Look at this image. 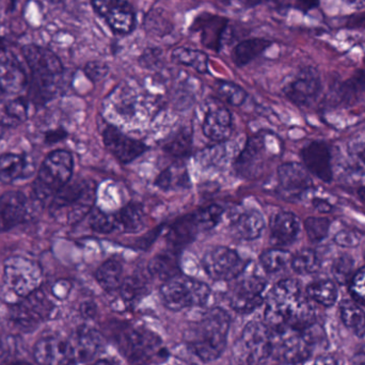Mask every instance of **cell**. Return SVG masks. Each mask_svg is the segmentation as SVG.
Masks as SVG:
<instances>
[{"instance_id": "cell-54", "label": "cell", "mask_w": 365, "mask_h": 365, "mask_svg": "<svg viewBox=\"0 0 365 365\" xmlns=\"http://www.w3.org/2000/svg\"><path fill=\"white\" fill-rule=\"evenodd\" d=\"M68 293V284L66 282H60L56 283L53 287V294L57 298H60V299H63Z\"/></svg>"}, {"instance_id": "cell-4", "label": "cell", "mask_w": 365, "mask_h": 365, "mask_svg": "<svg viewBox=\"0 0 365 365\" xmlns=\"http://www.w3.org/2000/svg\"><path fill=\"white\" fill-rule=\"evenodd\" d=\"M96 197L94 182L88 180L68 182L53 197L49 212L58 222L74 225L91 212Z\"/></svg>"}, {"instance_id": "cell-7", "label": "cell", "mask_w": 365, "mask_h": 365, "mask_svg": "<svg viewBox=\"0 0 365 365\" xmlns=\"http://www.w3.org/2000/svg\"><path fill=\"white\" fill-rule=\"evenodd\" d=\"M310 329H269L272 357L289 364L308 359L313 349Z\"/></svg>"}, {"instance_id": "cell-30", "label": "cell", "mask_w": 365, "mask_h": 365, "mask_svg": "<svg viewBox=\"0 0 365 365\" xmlns=\"http://www.w3.org/2000/svg\"><path fill=\"white\" fill-rule=\"evenodd\" d=\"M270 45L272 42L265 38H250V40L242 41L234 48L232 53L233 62L237 66H247L255 58L262 55Z\"/></svg>"}, {"instance_id": "cell-8", "label": "cell", "mask_w": 365, "mask_h": 365, "mask_svg": "<svg viewBox=\"0 0 365 365\" xmlns=\"http://www.w3.org/2000/svg\"><path fill=\"white\" fill-rule=\"evenodd\" d=\"M4 282L19 297L38 291L42 283V269L36 262L24 257H11L4 262Z\"/></svg>"}, {"instance_id": "cell-10", "label": "cell", "mask_w": 365, "mask_h": 365, "mask_svg": "<svg viewBox=\"0 0 365 365\" xmlns=\"http://www.w3.org/2000/svg\"><path fill=\"white\" fill-rule=\"evenodd\" d=\"M206 274L217 281H231L246 269L247 263L233 249L218 246L206 251L202 259Z\"/></svg>"}, {"instance_id": "cell-28", "label": "cell", "mask_w": 365, "mask_h": 365, "mask_svg": "<svg viewBox=\"0 0 365 365\" xmlns=\"http://www.w3.org/2000/svg\"><path fill=\"white\" fill-rule=\"evenodd\" d=\"M74 347L76 360L88 361L92 359L101 347V336L96 330L83 327L75 334L74 339L71 340Z\"/></svg>"}, {"instance_id": "cell-47", "label": "cell", "mask_w": 365, "mask_h": 365, "mask_svg": "<svg viewBox=\"0 0 365 365\" xmlns=\"http://www.w3.org/2000/svg\"><path fill=\"white\" fill-rule=\"evenodd\" d=\"M120 287H121L122 297L128 302H133L140 295L143 289V284L139 279L130 277L122 282Z\"/></svg>"}, {"instance_id": "cell-63", "label": "cell", "mask_w": 365, "mask_h": 365, "mask_svg": "<svg viewBox=\"0 0 365 365\" xmlns=\"http://www.w3.org/2000/svg\"><path fill=\"white\" fill-rule=\"evenodd\" d=\"M355 365H365V362H358V364H356Z\"/></svg>"}, {"instance_id": "cell-51", "label": "cell", "mask_w": 365, "mask_h": 365, "mask_svg": "<svg viewBox=\"0 0 365 365\" xmlns=\"http://www.w3.org/2000/svg\"><path fill=\"white\" fill-rule=\"evenodd\" d=\"M120 0H91L94 11L100 16L106 17V15L117 6Z\"/></svg>"}, {"instance_id": "cell-31", "label": "cell", "mask_w": 365, "mask_h": 365, "mask_svg": "<svg viewBox=\"0 0 365 365\" xmlns=\"http://www.w3.org/2000/svg\"><path fill=\"white\" fill-rule=\"evenodd\" d=\"M118 231L137 232L145 225V212L138 204L130 203L115 214Z\"/></svg>"}, {"instance_id": "cell-58", "label": "cell", "mask_w": 365, "mask_h": 365, "mask_svg": "<svg viewBox=\"0 0 365 365\" xmlns=\"http://www.w3.org/2000/svg\"><path fill=\"white\" fill-rule=\"evenodd\" d=\"M317 365H336V362L334 361V360L327 359V358H326V359L319 360V364H317Z\"/></svg>"}, {"instance_id": "cell-11", "label": "cell", "mask_w": 365, "mask_h": 365, "mask_svg": "<svg viewBox=\"0 0 365 365\" xmlns=\"http://www.w3.org/2000/svg\"><path fill=\"white\" fill-rule=\"evenodd\" d=\"M123 349L130 364L148 365L158 361V358H165V349L158 336L150 331L133 329L124 336Z\"/></svg>"}, {"instance_id": "cell-32", "label": "cell", "mask_w": 365, "mask_h": 365, "mask_svg": "<svg viewBox=\"0 0 365 365\" xmlns=\"http://www.w3.org/2000/svg\"><path fill=\"white\" fill-rule=\"evenodd\" d=\"M122 274H123V268L121 264L115 259H108L98 267L96 277L102 289L111 292L121 287L123 282Z\"/></svg>"}, {"instance_id": "cell-18", "label": "cell", "mask_w": 365, "mask_h": 365, "mask_svg": "<svg viewBox=\"0 0 365 365\" xmlns=\"http://www.w3.org/2000/svg\"><path fill=\"white\" fill-rule=\"evenodd\" d=\"M28 200L21 191H8L0 197V232L8 231L25 221Z\"/></svg>"}, {"instance_id": "cell-52", "label": "cell", "mask_w": 365, "mask_h": 365, "mask_svg": "<svg viewBox=\"0 0 365 365\" xmlns=\"http://www.w3.org/2000/svg\"><path fill=\"white\" fill-rule=\"evenodd\" d=\"M15 341L6 339L0 341V364H6L15 353Z\"/></svg>"}, {"instance_id": "cell-48", "label": "cell", "mask_w": 365, "mask_h": 365, "mask_svg": "<svg viewBox=\"0 0 365 365\" xmlns=\"http://www.w3.org/2000/svg\"><path fill=\"white\" fill-rule=\"evenodd\" d=\"M364 237V234L355 230H343L336 234L334 240L339 246L344 247V248H353L358 246Z\"/></svg>"}, {"instance_id": "cell-60", "label": "cell", "mask_w": 365, "mask_h": 365, "mask_svg": "<svg viewBox=\"0 0 365 365\" xmlns=\"http://www.w3.org/2000/svg\"><path fill=\"white\" fill-rule=\"evenodd\" d=\"M8 365H32V364H29V362H27V361H13V362H11V364H9Z\"/></svg>"}, {"instance_id": "cell-23", "label": "cell", "mask_w": 365, "mask_h": 365, "mask_svg": "<svg viewBox=\"0 0 365 365\" xmlns=\"http://www.w3.org/2000/svg\"><path fill=\"white\" fill-rule=\"evenodd\" d=\"M265 143L261 136H253L249 139L246 147L236 160V170L246 178H252L259 170V164L265 156Z\"/></svg>"}, {"instance_id": "cell-50", "label": "cell", "mask_w": 365, "mask_h": 365, "mask_svg": "<svg viewBox=\"0 0 365 365\" xmlns=\"http://www.w3.org/2000/svg\"><path fill=\"white\" fill-rule=\"evenodd\" d=\"M177 169H173V167L170 168L165 169L155 180V185L158 188L163 189V190H170L173 187L182 186L181 182L175 180V175Z\"/></svg>"}, {"instance_id": "cell-9", "label": "cell", "mask_w": 365, "mask_h": 365, "mask_svg": "<svg viewBox=\"0 0 365 365\" xmlns=\"http://www.w3.org/2000/svg\"><path fill=\"white\" fill-rule=\"evenodd\" d=\"M53 312V302L38 289L13 307L10 319L15 327L28 332L51 319Z\"/></svg>"}, {"instance_id": "cell-24", "label": "cell", "mask_w": 365, "mask_h": 365, "mask_svg": "<svg viewBox=\"0 0 365 365\" xmlns=\"http://www.w3.org/2000/svg\"><path fill=\"white\" fill-rule=\"evenodd\" d=\"M29 158L19 154L8 153L0 156V182L11 184L27 179L34 173Z\"/></svg>"}, {"instance_id": "cell-37", "label": "cell", "mask_w": 365, "mask_h": 365, "mask_svg": "<svg viewBox=\"0 0 365 365\" xmlns=\"http://www.w3.org/2000/svg\"><path fill=\"white\" fill-rule=\"evenodd\" d=\"M292 261V255L289 251L282 249H269L259 255V263L268 274H276Z\"/></svg>"}, {"instance_id": "cell-61", "label": "cell", "mask_w": 365, "mask_h": 365, "mask_svg": "<svg viewBox=\"0 0 365 365\" xmlns=\"http://www.w3.org/2000/svg\"><path fill=\"white\" fill-rule=\"evenodd\" d=\"M93 365H113L111 362L106 361V360H100V361L96 362Z\"/></svg>"}, {"instance_id": "cell-45", "label": "cell", "mask_w": 365, "mask_h": 365, "mask_svg": "<svg viewBox=\"0 0 365 365\" xmlns=\"http://www.w3.org/2000/svg\"><path fill=\"white\" fill-rule=\"evenodd\" d=\"M353 259L349 255H343L339 257L334 263L332 272H334V277L336 280L340 283H345L351 278V270H353Z\"/></svg>"}, {"instance_id": "cell-29", "label": "cell", "mask_w": 365, "mask_h": 365, "mask_svg": "<svg viewBox=\"0 0 365 365\" xmlns=\"http://www.w3.org/2000/svg\"><path fill=\"white\" fill-rule=\"evenodd\" d=\"M105 19L109 27L120 34H130L136 24V16H135L133 6L128 1H121V0Z\"/></svg>"}, {"instance_id": "cell-3", "label": "cell", "mask_w": 365, "mask_h": 365, "mask_svg": "<svg viewBox=\"0 0 365 365\" xmlns=\"http://www.w3.org/2000/svg\"><path fill=\"white\" fill-rule=\"evenodd\" d=\"M21 53L31 72L30 98L38 104L48 102L57 93L58 81L63 73L61 61L53 51L34 44L24 46Z\"/></svg>"}, {"instance_id": "cell-16", "label": "cell", "mask_w": 365, "mask_h": 365, "mask_svg": "<svg viewBox=\"0 0 365 365\" xmlns=\"http://www.w3.org/2000/svg\"><path fill=\"white\" fill-rule=\"evenodd\" d=\"M242 346L249 361L259 362L272 356L270 330L266 324L252 322L245 328L242 336Z\"/></svg>"}, {"instance_id": "cell-35", "label": "cell", "mask_w": 365, "mask_h": 365, "mask_svg": "<svg viewBox=\"0 0 365 365\" xmlns=\"http://www.w3.org/2000/svg\"><path fill=\"white\" fill-rule=\"evenodd\" d=\"M307 296L322 306L331 307L338 300V289L332 281H317L309 285Z\"/></svg>"}, {"instance_id": "cell-49", "label": "cell", "mask_w": 365, "mask_h": 365, "mask_svg": "<svg viewBox=\"0 0 365 365\" xmlns=\"http://www.w3.org/2000/svg\"><path fill=\"white\" fill-rule=\"evenodd\" d=\"M83 71H85L86 76L90 81L96 83V81H102L108 75L109 68L104 62L91 61L86 64Z\"/></svg>"}, {"instance_id": "cell-59", "label": "cell", "mask_w": 365, "mask_h": 365, "mask_svg": "<svg viewBox=\"0 0 365 365\" xmlns=\"http://www.w3.org/2000/svg\"><path fill=\"white\" fill-rule=\"evenodd\" d=\"M358 195H359L360 199L365 203V187L358 189Z\"/></svg>"}, {"instance_id": "cell-41", "label": "cell", "mask_w": 365, "mask_h": 365, "mask_svg": "<svg viewBox=\"0 0 365 365\" xmlns=\"http://www.w3.org/2000/svg\"><path fill=\"white\" fill-rule=\"evenodd\" d=\"M195 215L202 232L210 231L220 222L221 218H222L223 208L217 204H212L207 207L197 210Z\"/></svg>"}, {"instance_id": "cell-6", "label": "cell", "mask_w": 365, "mask_h": 365, "mask_svg": "<svg viewBox=\"0 0 365 365\" xmlns=\"http://www.w3.org/2000/svg\"><path fill=\"white\" fill-rule=\"evenodd\" d=\"M160 293L167 308L181 311L192 307L204 306L210 299V289L201 281L178 274L164 283Z\"/></svg>"}, {"instance_id": "cell-62", "label": "cell", "mask_w": 365, "mask_h": 365, "mask_svg": "<svg viewBox=\"0 0 365 365\" xmlns=\"http://www.w3.org/2000/svg\"><path fill=\"white\" fill-rule=\"evenodd\" d=\"M6 45H4V40L2 38H0V51H4V49H6Z\"/></svg>"}, {"instance_id": "cell-57", "label": "cell", "mask_w": 365, "mask_h": 365, "mask_svg": "<svg viewBox=\"0 0 365 365\" xmlns=\"http://www.w3.org/2000/svg\"><path fill=\"white\" fill-rule=\"evenodd\" d=\"M314 205L317 206V208L319 212H327L331 210L329 204H328L327 202L322 201V200H317V201H314Z\"/></svg>"}, {"instance_id": "cell-14", "label": "cell", "mask_w": 365, "mask_h": 365, "mask_svg": "<svg viewBox=\"0 0 365 365\" xmlns=\"http://www.w3.org/2000/svg\"><path fill=\"white\" fill-rule=\"evenodd\" d=\"M322 83L319 73L314 68H304L287 83L285 96L298 106H309L321 93Z\"/></svg>"}, {"instance_id": "cell-21", "label": "cell", "mask_w": 365, "mask_h": 365, "mask_svg": "<svg viewBox=\"0 0 365 365\" xmlns=\"http://www.w3.org/2000/svg\"><path fill=\"white\" fill-rule=\"evenodd\" d=\"M202 128L204 135L210 140L217 143L227 140L232 134L231 113L225 107H212L204 118Z\"/></svg>"}, {"instance_id": "cell-55", "label": "cell", "mask_w": 365, "mask_h": 365, "mask_svg": "<svg viewBox=\"0 0 365 365\" xmlns=\"http://www.w3.org/2000/svg\"><path fill=\"white\" fill-rule=\"evenodd\" d=\"M319 6V0H298V8L302 11H310Z\"/></svg>"}, {"instance_id": "cell-53", "label": "cell", "mask_w": 365, "mask_h": 365, "mask_svg": "<svg viewBox=\"0 0 365 365\" xmlns=\"http://www.w3.org/2000/svg\"><path fill=\"white\" fill-rule=\"evenodd\" d=\"M66 132L64 130H49V132H47L46 135H45V141H46L47 143H56L66 138Z\"/></svg>"}, {"instance_id": "cell-27", "label": "cell", "mask_w": 365, "mask_h": 365, "mask_svg": "<svg viewBox=\"0 0 365 365\" xmlns=\"http://www.w3.org/2000/svg\"><path fill=\"white\" fill-rule=\"evenodd\" d=\"M150 274L160 280L166 281L180 274V250L171 249L164 251L150 261Z\"/></svg>"}, {"instance_id": "cell-56", "label": "cell", "mask_w": 365, "mask_h": 365, "mask_svg": "<svg viewBox=\"0 0 365 365\" xmlns=\"http://www.w3.org/2000/svg\"><path fill=\"white\" fill-rule=\"evenodd\" d=\"M81 311H83V314L85 317H93L94 313H96V306L91 302H87V304H83Z\"/></svg>"}, {"instance_id": "cell-1", "label": "cell", "mask_w": 365, "mask_h": 365, "mask_svg": "<svg viewBox=\"0 0 365 365\" xmlns=\"http://www.w3.org/2000/svg\"><path fill=\"white\" fill-rule=\"evenodd\" d=\"M317 312L308 296L294 279L277 283L267 295L265 324L270 330L310 329Z\"/></svg>"}, {"instance_id": "cell-12", "label": "cell", "mask_w": 365, "mask_h": 365, "mask_svg": "<svg viewBox=\"0 0 365 365\" xmlns=\"http://www.w3.org/2000/svg\"><path fill=\"white\" fill-rule=\"evenodd\" d=\"M236 279L238 280L230 292V306L235 312L249 314L263 304V293L267 283L255 274Z\"/></svg>"}, {"instance_id": "cell-39", "label": "cell", "mask_w": 365, "mask_h": 365, "mask_svg": "<svg viewBox=\"0 0 365 365\" xmlns=\"http://www.w3.org/2000/svg\"><path fill=\"white\" fill-rule=\"evenodd\" d=\"M164 151L173 158H185L191 151V135L188 130H181L164 145Z\"/></svg>"}, {"instance_id": "cell-13", "label": "cell", "mask_w": 365, "mask_h": 365, "mask_svg": "<svg viewBox=\"0 0 365 365\" xmlns=\"http://www.w3.org/2000/svg\"><path fill=\"white\" fill-rule=\"evenodd\" d=\"M34 358L40 365H72L76 361L72 342L58 336L40 339L34 345Z\"/></svg>"}, {"instance_id": "cell-44", "label": "cell", "mask_w": 365, "mask_h": 365, "mask_svg": "<svg viewBox=\"0 0 365 365\" xmlns=\"http://www.w3.org/2000/svg\"><path fill=\"white\" fill-rule=\"evenodd\" d=\"M90 225L94 232L101 234H110L118 231L115 214L109 215L102 210H94L90 218Z\"/></svg>"}, {"instance_id": "cell-36", "label": "cell", "mask_w": 365, "mask_h": 365, "mask_svg": "<svg viewBox=\"0 0 365 365\" xmlns=\"http://www.w3.org/2000/svg\"><path fill=\"white\" fill-rule=\"evenodd\" d=\"M28 117V103L25 98H17L9 101L0 110V122L4 125H16Z\"/></svg>"}, {"instance_id": "cell-5", "label": "cell", "mask_w": 365, "mask_h": 365, "mask_svg": "<svg viewBox=\"0 0 365 365\" xmlns=\"http://www.w3.org/2000/svg\"><path fill=\"white\" fill-rule=\"evenodd\" d=\"M73 158L70 152L57 150L47 155L34 184V192L38 201L53 197L72 178Z\"/></svg>"}, {"instance_id": "cell-46", "label": "cell", "mask_w": 365, "mask_h": 365, "mask_svg": "<svg viewBox=\"0 0 365 365\" xmlns=\"http://www.w3.org/2000/svg\"><path fill=\"white\" fill-rule=\"evenodd\" d=\"M349 291L360 304H365V267L358 270L349 280Z\"/></svg>"}, {"instance_id": "cell-19", "label": "cell", "mask_w": 365, "mask_h": 365, "mask_svg": "<svg viewBox=\"0 0 365 365\" xmlns=\"http://www.w3.org/2000/svg\"><path fill=\"white\" fill-rule=\"evenodd\" d=\"M279 182L281 189L291 197L302 195L312 187L309 171L297 163H287L278 168Z\"/></svg>"}, {"instance_id": "cell-20", "label": "cell", "mask_w": 365, "mask_h": 365, "mask_svg": "<svg viewBox=\"0 0 365 365\" xmlns=\"http://www.w3.org/2000/svg\"><path fill=\"white\" fill-rule=\"evenodd\" d=\"M26 85V74L21 66L4 49L0 51V96L19 93Z\"/></svg>"}, {"instance_id": "cell-43", "label": "cell", "mask_w": 365, "mask_h": 365, "mask_svg": "<svg viewBox=\"0 0 365 365\" xmlns=\"http://www.w3.org/2000/svg\"><path fill=\"white\" fill-rule=\"evenodd\" d=\"M349 167L358 175H365V141H356L347 149Z\"/></svg>"}, {"instance_id": "cell-40", "label": "cell", "mask_w": 365, "mask_h": 365, "mask_svg": "<svg viewBox=\"0 0 365 365\" xmlns=\"http://www.w3.org/2000/svg\"><path fill=\"white\" fill-rule=\"evenodd\" d=\"M217 92L219 96L232 106H240L247 98V92L236 83L221 81L217 83Z\"/></svg>"}, {"instance_id": "cell-25", "label": "cell", "mask_w": 365, "mask_h": 365, "mask_svg": "<svg viewBox=\"0 0 365 365\" xmlns=\"http://www.w3.org/2000/svg\"><path fill=\"white\" fill-rule=\"evenodd\" d=\"M231 227L234 234L242 240H257L265 229V220L259 210H249L235 217Z\"/></svg>"}, {"instance_id": "cell-38", "label": "cell", "mask_w": 365, "mask_h": 365, "mask_svg": "<svg viewBox=\"0 0 365 365\" xmlns=\"http://www.w3.org/2000/svg\"><path fill=\"white\" fill-rule=\"evenodd\" d=\"M292 268L299 274H311L319 272L321 259L312 249H304L292 257Z\"/></svg>"}, {"instance_id": "cell-26", "label": "cell", "mask_w": 365, "mask_h": 365, "mask_svg": "<svg viewBox=\"0 0 365 365\" xmlns=\"http://www.w3.org/2000/svg\"><path fill=\"white\" fill-rule=\"evenodd\" d=\"M199 232H202V230L193 212L182 217L171 225L167 233V240L173 249L180 250L181 247L190 244L197 237Z\"/></svg>"}, {"instance_id": "cell-34", "label": "cell", "mask_w": 365, "mask_h": 365, "mask_svg": "<svg viewBox=\"0 0 365 365\" xmlns=\"http://www.w3.org/2000/svg\"><path fill=\"white\" fill-rule=\"evenodd\" d=\"M173 59L177 63L190 66L197 73L205 74L208 72V57L203 51L179 47L173 51Z\"/></svg>"}, {"instance_id": "cell-17", "label": "cell", "mask_w": 365, "mask_h": 365, "mask_svg": "<svg viewBox=\"0 0 365 365\" xmlns=\"http://www.w3.org/2000/svg\"><path fill=\"white\" fill-rule=\"evenodd\" d=\"M302 160L307 170L324 182H331V153L323 141H313L302 151Z\"/></svg>"}, {"instance_id": "cell-33", "label": "cell", "mask_w": 365, "mask_h": 365, "mask_svg": "<svg viewBox=\"0 0 365 365\" xmlns=\"http://www.w3.org/2000/svg\"><path fill=\"white\" fill-rule=\"evenodd\" d=\"M341 319L354 334L362 336L365 334V312L351 300H343L340 306Z\"/></svg>"}, {"instance_id": "cell-15", "label": "cell", "mask_w": 365, "mask_h": 365, "mask_svg": "<svg viewBox=\"0 0 365 365\" xmlns=\"http://www.w3.org/2000/svg\"><path fill=\"white\" fill-rule=\"evenodd\" d=\"M103 139L105 147L123 164L133 162L148 150L143 141L125 136L115 126H108L104 130Z\"/></svg>"}, {"instance_id": "cell-22", "label": "cell", "mask_w": 365, "mask_h": 365, "mask_svg": "<svg viewBox=\"0 0 365 365\" xmlns=\"http://www.w3.org/2000/svg\"><path fill=\"white\" fill-rule=\"evenodd\" d=\"M300 231L299 219L289 212H279L270 220V238L277 246L293 244Z\"/></svg>"}, {"instance_id": "cell-2", "label": "cell", "mask_w": 365, "mask_h": 365, "mask_svg": "<svg viewBox=\"0 0 365 365\" xmlns=\"http://www.w3.org/2000/svg\"><path fill=\"white\" fill-rule=\"evenodd\" d=\"M230 317L220 308H212L202 315L186 331L185 340L193 355L204 362L218 359L227 345Z\"/></svg>"}, {"instance_id": "cell-42", "label": "cell", "mask_w": 365, "mask_h": 365, "mask_svg": "<svg viewBox=\"0 0 365 365\" xmlns=\"http://www.w3.org/2000/svg\"><path fill=\"white\" fill-rule=\"evenodd\" d=\"M307 234L312 242H319L329 233L330 221L323 217H309L304 222Z\"/></svg>"}]
</instances>
